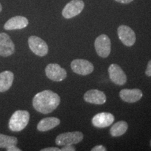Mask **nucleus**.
<instances>
[{
    "mask_svg": "<svg viewBox=\"0 0 151 151\" xmlns=\"http://www.w3.org/2000/svg\"><path fill=\"white\" fill-rule=\"evenodd\" d=\"M145 73L148 76H151V60L148 62V65H147V68L146 71H145Z\"/></svg>",
    "mask_w": 151,
    "mask_h": 151,
    "instance_id": "nucleus-22",
    "label": "nucleus"
},
{
    "mask_svg": "<svg viewBox=\"0 0 151 151\" xmlns=\"http://www.w3.org/2000/svg\"><path fill=\"white\" fill-rule=\"evenodd\" d=\"M84 6L85 4L83 0H72L65 6L62 14L65 18H72L80 14L83 10Z\"/></svg>",
    "mask_w": 151,
    "mask_h": 151,
    "instance_id": "nucleus-6",
    "label": "nucleus"
},
{
    "mask_svg": "<svg viewBox=\"0 0 151 151\" xmlns=\"http://www.w3.org/2000/svg\"><path fill=\"white\" fill-rule=\"evenodd\" d=\"M45 72L49 79L55 82L65 80L67 76V71L58 64H49L46 67Z\"/></svg>",
    "mask_w": 151,
    "mask_h": 151,
    "instance_id": "nucleus-7",
    "label": "nucleus"
},
{
    "mask_svg": "<svg viewBox=\"0 0 151 151\" xmlns=\"http://www.w3.org/2000/svg\"><path fill=\"white\" fill-rule=\"evenodd\" d=\"M94 48L98 55L102 58H106L111 53V42L107 35H101L94 41Z\"/></svg>",
    "mask_w": 151,
    "mask_h": 151,
    "instance_id": "nucleus-4",
    "label": "nucleus"
},
{
    "mask_svg": "<svg viewBox=\"0 0 151 151\" xmlns=\"http://www.w3.org/2000/svg\"><path fill=\"white\" fill-rule=\"evenodd\" d=\"M115 118L110 113L102 112L97 113L92 119V124L94 127L105 128L111 125L114 122Z\"/></svg>",
    "mask_w": 151,
    "mask_h": 151,
    "instance_id": "nucleus-12",
    "label": "nucleus"
},
{
    "mask_svg": "<svg viewBox=\"0 0 151 151\" xmlns=\"http://www.w3.org/2000/svg\"><path fill=\"white\" fill-rule=\"evenodd\" d=\"M115 1L121 4H129L130 2H132V1H134V0H115Z\"/></svg>",
    "mask_w": 151,
    "mask_h": 151,
    "instance_id": "nucleus-25",
    "label": "nucleus"
},
{
    "mask_svg": "<svg viewBox=\"0 0 151 151\" xmlns=\"http://www.w3.org/2000/svg\"><path fill=\"white\" fill-rule=\"evenodd\" d=\"M109 78L113 83L118 86H123L127 82V76L122 69V68L117 64H112L109 66Z\"/></svg>",
    "mask_w": 151,
    "mask_h": 151,
    "instance_id": "nucleus-9",
    "label": "nucleus"
},
{
    "mask_svg": "<svg viewBox=\"0 0 151 151\" xmlns=\"http://www.w3.org/2000/svg\"><path fill=\"white\" fill-rule=\"evenodd\" d=\"M41 151H60V149L57 148V147H50V148H43Z\"/></svg>",
    "mask_w": 151,
    "mask_h": 151,
    "instance_id": "nucleus-23",
    "label": "nucleus"
},
{
    "mask_svg": "<svg viewBox=\"0 0 151 151\" xmlns=\"http://www.w3.org/2000/svg\"><path fill=\"white\" fill-rule=\"evenodd\" d=\"M14 52L15 45L10 37L4 32L0 33V55L9 57Z\"/></svg>",
    "mask_w": 151,
    "mask_h": 151,
    "instance_id": "nucleus-11",
    "label": "nucleus"
},
{
    "mask_svg": "<svg viewBox=\"0 0 151 151\" xmlns=\"http://www.w3.org/2000/svg\"><path fill=\"white\" fill-rule=\"evenodd\" d=\"M76 148L73 146V145H68L64 146L63 148L60 149V151H75Z\"/></svg>",
    "mask_w": 151,
    "mask_h": 151,
    "instance_id": "nucleus-20",
    "label": "nucleus"
},
{
    "mask_svg": "<svg viewBox=\"0 0 151 151\" xmlns=\"http://www.w3.org/2000/svg\"><path fill=\"white\" fill-rule=\"evenodd\" d=\"M118 35L124 46H132L136 42V35L133 29L127 25H120L118 28Z\"/></svg>",
    "mask_w": 151,
    "mask_h": 151,
    "instance_id": "nucleus-10",
    "label": "nucleus"
},
{
    "mask_svg": "<svg viewBox=\"0 0 151 151\" xmlns=\"http://www.w3.org/2000/svg\"><path fill=\"white\" fill-rule=\"evenodd\" d=\"M150 147H151V140H150Z\"/></svg>",
    "mask_w": 151,
    "mask_h": 151,
    "instance_id": "nucleus-27",
    "label": "nucleus"
},
{
    "mask_svg": "<svg viewBox=\"0 0 151 151\" xmlns=\"http://www.w3.org/2000/svg\"><path fill=\"white\" fill-rule=\"evenodd\" d=\"M60 97L51 90H43L38 92L34 97L32 105L38 112L43 114L52 113L60 104Z\"/></svg>",
    "mask_w": 151,
    "mask_h": 151,
    "instance_id": "nucleus-1",
    "label": "nucleus"
},
{
    "mask_svg": "<svg viewBox=\"0 0 151 151\" xmlns=\"http://www.w3.org/2000/svg\"><path fill=\"white\" fill-rule=\"evenodd\" d=\"M120 97L122 101L127 103H135L143 97V92L139 89H123L120 92Z\"/></svg>",
    "mask_w": 151,
    "mask_h": 151,
    "instance_id": "nucleus-14",
    "label": "nucleus"
},
{
    "mask_svg": "<svg viewBox=\"0 0 151 151\" xmlns=\"http://www.w3.org/2000/svg\"><path fill=\"white\" fill-rule=\"evenodd\" d=\"M28 45L30 50L38 56L43 57L48 52V46L46 42L40 37L31 36L28 39Z\"/></svg>",
    "mask_w": 151,
    "mask_h": 151,
    "instance_id": "nucleus-5",
    "label": "nucleus"
},
{
    "mask_svg": "<svg viewBox=\"0 0 151 151\" xmlns=\"http://www.w3.org/2000/svg\"><path fill=\"white\" fill-rule=\"evenodd\" d=\"M83 139V134L81 132L75 131L60 134L56 137L55 143L58 146H68L81 142Z\"/></svg>",
    "mask_w": 151,
    "mask_h": 151,
    "instance_id": "nucleus-3",
    "label": "nucleus"
},
{
    "mask_svg": "<svg viewBox=\"0 0 151 151\" xmlns=\"http://www.w3.org/2000/svg\"><path fill=\"white\" fill-rule=\"evenodd\" d=\"M84 100L88 103L101 105L106 101V96L100 90L95 89L90 90L85 93Z\"/></svg>",
    "mask_w": 151,
    "mask_h": 151,
    "instance_id": "nucleus-13",
    "label": "nucleus"
},
{
    "mask_svg": "<svg viewBox=\"0 0 151 151\" xmlns=\"http://www.w3.org/2000/svg\"><path fill=\"white\" fill-rule=\"evenodd\" d=\"M29 24L27 18L24 16H15L9 19L6 22L4 28L6 30L22 29L26 27Z\"/></svg>",
    "mask_w": 151,
    "mask_h": 151,
    "instance_id": "nucleus-15",
    "label": "nucleus"
},
{
    "mask_svg": "<svg viewBox=\"0 0 151 151\" xmlns=\"http://www.w3.org/2000/svg\"><path fill=\"white\" fill-rule=\"evenodd\" d=\"M92 151H106V148L102 145H98V146H94L93 148H92Z\"/></svg>",
    "mask_w": 151,
    "mask_h": 151,
    "instance_id": "nucleus-21",
    "label": "nucleus"
},
{
    "mask_svg": "<svg viewBox=\"0 0 151 151\" xmlns=\"http://www.w3.org/2000/svg\"><path fill=\"white\" fill-rule=\"evenodd\" d=\"M60 124V120L55 117L45 118L39 121L37 124V129L39 132H47L53 129Z\"/></svg>",
    "mask_w": 151,
    "mask_h": 151,
    "instance_id": "nucleus-16",
    "label": "nucleus"
},
{
    "mask_svg": "<svg viewBox=\"0 0 151 151\" xmlns=\"http://www.w3.org/2000/svg\"><path fill=\"white\" fill-rule=\"evenodd\" d=\"M29 113L25 110L14 112L9 120V129L13 132H20L27 127L29 120Z\"/></svg>",
    "mask_w": 151,
    "mask_h": 151,
    "instance_id": "nucleus-2",
    "label": "nucleus"
},
{
    "mask_svg": "<svg viewBox=\"0 0 151 151\" xmlns=\"http://www.w3.org/2000/svg\"><path fill=\"white\" fill-rule=\"evenodd\" d=\"M6 150L8 151H21L20 148H18L16 146H12L11 147H9V148H6Z\"/></svg>",
    "mask_w": 151,
    "mask_h": 151,
    "instance_id": "nucleus-24",
    "label": "nucleus"
},
{
    "mask_svg": "<svg viewBox=\"0 0 151 151\" xmlns=\"http://www.w3.org/2000/svg\"><path fill=\"white\" fill-rule=\"evenodd\" d=\"M128 129V124L125 121H119L115 123L110 129V134L113 137L123 135Z\"/></svg>",
    "mask_w": 151,
    "mask_h": 151,
    "instance_id": "nucleus-18",
    "label": "nucleus"
},
{
    "mask_svg": "<svg viewBox=\"0 0 151 151\" xmlns=\"http://www.w3.org/2000/svg\"><path fill=\"white\" fill-rule=\"evenodd\" d=\"M73 72L81 76L90 74L94 70V66L90 61L83 59H76L71 63Z\"/></svg>",
    "mask_w": 151,
    "mask_h": 151,
    "instance_id": "nucleus-8",
    "label": "nucleus"
},
{
    "mask_svg": "<svg viewBox=\"0 0 151 151\" xmlns=\"http://www.w3.org/2000/svg\"><path fill=\"white\" fill-rule=\"evenodd\" d=\"M1 10H2V6H1V4H0V13H1Z\"/></svg>",
    "mask_w": 151,
    "mask_h": 151,
    "instance_id": "nucleus-26",
    "label": "nucleus"
},
{
    "mask_svg": "<svg viewBox=\"0 0 151 151\" xmlns=\"http://www.w3.org/2000/svg\"><path fill=\"white\" fill-rule=\"evenodd\" d=\"M18 139L15 137L0 134V148H7L12 146H16Z\"/></svg>",
    "mask_w": 151,
    "mask_h": 151,
    "instance_id": "nucleus-19",
    "label": "nucleus"
},
{
    "mask_svg": "<svg viewBox=\"0 0 151 151\" xmlns=\"http://www.w3.org/2000/svg\"><path fill=\"white\" fill-rule=\"evenodd\" d=\"M14 79V73L11 71H4L0 73V92H4L10 89Z\"/></svg>",
    "mask_w": 151,
    "mask_h": 151,
    "instance_id": "nucleus-17",
    "label": "nucleus"
}]
</instances>
